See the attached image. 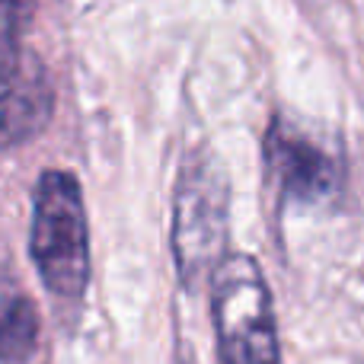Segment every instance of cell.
Returning <instances> with one entry per match:
<instances>
[{
  "instance_id": "cell-1",
  "label": "cell",
  "mask_w": 364,
  "mask_h": 364,
  "mask_svg": "<svg viewBox=\"0 0 364 364\" xmlns=\"http://www.w3.org/2000/svg\"><path fill=\"white\" fill-rule=\"evenodd\" d=\"M173 262L186 291L211 282L227 259L230 179L218 154L201 147L186 157L173 192Z\"/></svg>"
},
{
  "instance_id": "cell-2",
  "label": "cell",
  "mask_w": 364,
  "mask_h": 364,
  "mask_svg": "<svg viewBox=\"0 0 364 364\" xmlns=\"http://www.w3.org/2000/svg\"><path fill=\"white\" fill-rule=\"evenodd\" d=\"M211 320L220 364H282L275 301L250 252H227L211 278Z\"/></svg>"
},
{
  "instance_id": "cell-3",
  "label": "cell",
  "mask_w": 364,
  "mask_h": 364,
  "mask_svg": "<svg viewBox=\"0 0 364 364\" xmlns=\"http://www.w3.org/2000/svg\"><path fill=\"white\" fill-rule=\"evenodd\" d=\"M29 256L55 297L77 301L90 284V224L77 176L45 170L32 198Z\"/></svg>"
},
{
  "instance_id": "cell-4",
  "label": "cell",
  "mask_w": 364,
  "mask_h": 364,
  "mask_svg": "<svg viewBox=\"0 0 364 364\" xmlns=\"http://www.w3.org/2000/svg\"><path fill=\"white\" fill-rule=\"evenodd\" d=\"M265 176L284 201L316 208L333 201L346 182L339 147L297 119H275L262 141Z\"/></svg>"
},
{
  "instance_id": "cell-5",
  "label": "cell",
  "mask_w": 364,
  "mask_h": 364,
  "mask_svg": "<svg viewBox=\"0 0 364 364\" xmlns=\"http://www.w3.org/2000/svg\"><path fill=\"white\" fill-rule=\"evenodd\" d=\"M55 115V87L48 68L0 23V151L32 141Z\"/></svg>"
},
{
  "instance_id": "cell-6",
  "label": "cell",
  "mask_w": 364,
  "mask_h": 364,
  "mask_svg": "<svg viewBox=\"0 0 364 364\" xmlns=\"http://www.w3.org/2000/svg\"><path fill=\"white\" fill-rule=\"evenodd\" d=\"M42 346L38 307L13 278L0 275V364H32Z\"/></svg>"
},
{
  "instance_id": "cell-7",
  "label": "cell",
  "mask_w": 364,
  "mask_h": 364,
  "mask_svg": "<svg viewBox=\"0 0 364 364\" xmlns=\"http://www.w3.org/2000/svg\"><path fill=\"white\" fill-rule=\"evenodd\" d=\"M36 4L38 0H0V23H6V26L23 32V26L29 23Z\"/></svg>"
}]
</instances>
